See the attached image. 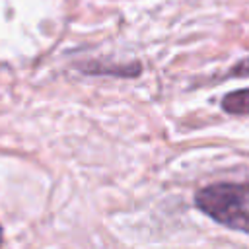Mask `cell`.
Here are the masks:
<instances>
[{"instance_id":"277c9868","label":"cell","mask_w":249,"mask_h":249,"mask_svg":"<svg viewBox=\"0 0 249 249\" xmlns=\"http://www.w3.org/2000/svg\"><path fill=\"white\" fill-rule=\"evenodd\" d=\"M2 241H4V231H2V228H0V245H2Z\"/></svg>"},{"instance_id":"7a4b0ae2","label":"cell","mask_w":249,"mask_h":249,"mask_svg":"<svg viewBox=\"0 0 249 249\" xmlns=\"http://www.w3.org/2000/svg\"><path fill=\"white\" fill-rule=\"evenodd\" d=\"M80 70L86 74H95V76H117V78H136L142 72V64L138 60L134 62H99L91 60L88 64H80Z\"/></svg>"},{"instance_id":"6da1fadb","label":"cell","mask_w":249,"mask_h":249,"mask_svg":"<svg viewBox=\"0 0 249 249\" xmlns=\"http://www.w3.org/2000/svg\"><path fill=\"white\" fill-rule=\"evenodd\" d=\"M195 204L214 222L249 233V183H214L195 195Z\"/></svg>"},{"instance_id":"3957f363","label":"cell","mask_w":249,"mask_h":249,"mask_svg":"<svg viewBox=\"0 0 249 249\" xmlns=\"http://www.w3.org/2000/svg\"><path fill=\"white\" fill-rule=\"evenodd\" d=\"M220 107L228 115H249V88L228 91L220 99Z\"/></svg>"}]
</instances>
